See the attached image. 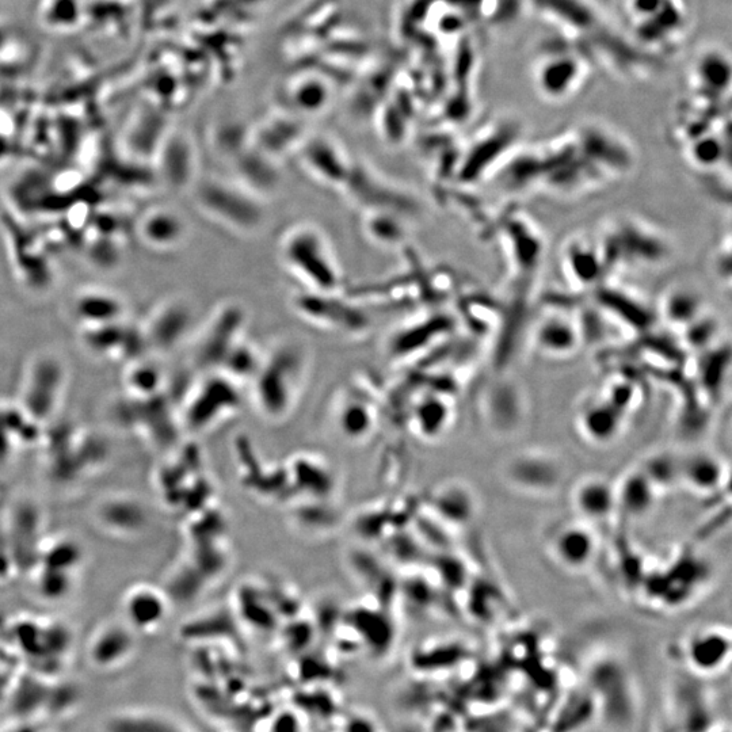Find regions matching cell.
<instances>
[{
  "label": "cell",
  "instance_id": "cell-25",
  "mask_svg": "<svg viewBox=\"0 0 732 732\" xmlns=\"http://www.w3.org/2000/svg\"><path fill=\"white\" fill-rule=\"evenodd\" d=\"M700 297L693 295L686 289H678L667 293L665 304H663V314L667 316L671 324H681L692 322L697 314L701 312Z\"/></svg>",
  "mask_w": 732,
  "mask_h": 732
},
{
  "label": "cell",
  "instance_id": "cell-21",
  "mask_svg": "<svg viewBox=\"0 0 732 732\" xmlns=\"http://www.w3.org/2000/svg\"><path fill=\"white\" fill-rule=\"evenodd\" d=\"M407 217L388 212H366L364 227L373 242L384 247L400 246L409 235Z\"/></svg>",
  "mask_w": 732,
  "mask_h": 732
},
{
  "label": "cell",
  "instance_id": "cell-1",
  "mask_svg": "<svg viewBox=\"0 0 732 732\" xmlns=\"http://www.w3.org/2000/svg\"><path fill=\"white\" fill-rule=\"evenodd\" d=\"M192 190L194 202L204 215L238 234H254L265 224V200L239 182L198 177Z\"/></svg>",
  "mask_w": 732,
  "mask_h": 732
},
{
  "label": "cell",
  "instance_id": "cell-11",
  "mask_svg": "<svg viewBox=\"0 0 732 732\" xmlns=\"http://www.w3.org/2000/svg\"><path fill=\"white\" fill-rule=\"evenodd\" d=\"M137 235L152 250L178 249L188 238V224L174 209L158 207L148 209L137 221Z\"/></svg>",
  "mask_w": 732,
  "mask_h": 732
},
{
  "label": "cell",
  "instance_id": "cell-7",
  "mask_svg": "<svg viewBox=\"0 0 732 732\" xmlns=\"http://www.w3.org/2000/svg\"><path fill=\"white\" fill-rule=\"evenodd\" d=\"M246 320L243 305L226 303L217 308L197 343L198 364L220 369L231 350L242 341Z\"/></svg>",
  "mask_w": 732,
  "mask_h": 732
},
{
  "label": "cell",
  "instance_id": "cell-8",
  "mask_svg": "<svg viewBox=\"0 0 732 732\" xmlns=\"http://www.w3.org/2000/svg\"><path fill=\"white\" fill-rule=\"evenodd\" d=\"M193 322V310L186 301L170 299L156 305L140 327L146 349L156 353L173 352L189 337Z\"/></svg>",
  "mask_w": 732,
  "mask_h": 732
},
{
  "label": "cell",
  "instance_id": "cell-6",
  "mask_svg": "<svg viewBox=\"0 0 732 732\" xmlns=\"http://www.w3.org/2000/svg\"><path fill=\"white\" fill-rule=\"evenodd\" d=\"M342 190L365 212L395 213L407 219L418 213V202L409 192L357 163H353Z\"/></svg>",
  "mask_w": 732,
  "mask_h": 732
},
{
  "label": "cell",
  "instance_id": "cell-3",
  "mask_svg": "<svg viewBox=\"0 0 732 732\" xmlns=\"http://www.w3.org/2000/svg\"><path fill=\"white\" fill-rule=\"evenodd\" d=\"M308 353L300 343L287 341L263 358L254 377L255 392L265 414L282 415L295 403L307 375Z\"/></svg>",
  "mask_w": 732,
  "mask_h": 732
},
{
  "label": "cell",
  "instance_id": "cell-4",
  "mask_svg": "<svg viewBox=\"0 0 732 732\" xmlns=\"http://www.w3.org/2000/svg\"><path fill=\"white\" fill-rule=\"evenodd\" d=\"M625 9L639 43L657 52L680 43L688 28L685 0H627Z\"/></svg>",
  "mask_w": 732,
  "mask_h": 732
},
{
  "label": "cell",
  "instance_id": "cell-22",
  "mask_svg": "<svg viewBox=\"0 0 732 732\" xmlns=\"http://www.w3.org/2000/svg\"><path fill=\"white\" fill-rule=\"evenodd\" d=\"M620 410L610 402L594 404L582 417L583 430L594 441L606 442L619 433Z\"/></svg>",
  "mask_w": 732,
  "mask_h": 732
},
{
  "label": "cell",
  "instance_id": "cell-26",
  "mask_svg": "<svg viewBox=\"0 0 732 732\" xmlns=\"http://www.w3.org/2000/svg\"><path fill=\"white\" fill-rule=\"evenodd\" d=\"M43 18L55 29H72L82 18V2L80 0H45Z\"/></svg>",
  "mask_w": 732,
  "mask_h": 732
},
{
  "label": "cell",
  "instance_id": "cell-13",
  "mask_svg": "<svg viewBox=\"0 0 732 732\" xmlns=\"http://www.w3.org/2000/svg\"><path fill=\"white\" fill-rule=\"evenodd\" d=\"M303 166L322 185L342 189L348 181L353 163L333 144L316 140L304 148Z\"/></svg>",
  "mask_w": 732,
  "mask_h": 732
},
{
  "label": "cell",
  "instance_id": "cell-27",
  "mask_svg": "<svg viewBox=\"0 0 732 732\" xmlns=\"http://www.w3.org/2000/svg\"><path fill=\"white\" fill-rule=\"evenodd\" d=\"M270 732H303L301 731V726L299 719H297L296 715L289 714V712H285V714L278 715L276 720H274V723L272 724V730Z\"/></svg>",
  "mask_w": 732,
  "mask_h": 732
},
{
  "label": "cell",
  "instance_id": "cell-16",
  "mask_svg": "<svg viewBox=\"0 0 732 732\" xmlns=\"http://www.w3.org/2000/svg\"><path fill=\"white\" fill-rule=\"evenodd\" d=\"M238 404V383L220 373L200 385L197 394L194 395L192 406L189 407V414L192 413L197 419L215 418L217 415L235 410Z\"/></svg>",
  "mask_w": 732,
  "mask_h": 732
},
{
  "label": "cell",
  "instance_id": "cell-24",
  "mask_svg": "<svg viewBox=\"0 0 732 732\" xmlns=\"http://www.w3.org/2000/svg\"><path fill=\"white\" fill-rule=\"evenodd\" d=\"M680 474L690 486L712 490L720 478V467L708 455H697L681 464Z\"/></svg>",
  "mask_w": 732,
  "mask_h": 732
},
{
  "label": "cell",
  "instance_id": "cell-20",
  "mask_svg": "<svg viewBox=\"0 0 732 732\" xmlns=\"http://www.w3.org/2000/svg\"><path fill=\"white\" fill-rule=\"evenodd\" d=\"M657 488L644 472H636L625 478L623 486L616 490L617 506L631 516H642L654 503Z\"/></svg>",
  "mask_w": 732,
  "mask_h": 732
},
{
  "label": "cell",
  "instance_id": "cell-23",
  "mask_svg": "<svg viewBox=\"0 0 732 732\" xmlns=\"http://www.w3.org/2000/svg\"><path fill=\"white\" fill-rule=\"evenodd\" d=\"M262 356L250 342L240 341L221 364V373L238 383L242 379H254L261 368Z\"/></svg>",
  "mask_w": 732,
  "mask_h": 732
},
{
  "label": "cell",
  "instance_id": "cell-15",
  "mask_svg": "<svg viewBox=\"0 0 732 732\" xmlns=\"http://www.w3.org/2000/svg\"><path fill=\"white\" fill-rule=\"evenodd\" d=\"M551 551L556 562L563 567L581 570L592 562L596 552V537L585 525H564L552 537Z\"/></svg>",
  "mask_w": 732,
  "mask_h": 732
},
{
  "label": "cell",
  "instance_id": "cell-2",
  "mask_svg": "<svg viewBox=\"0 0 732 732\" xmlns=\"http://www.w3.org/2000/svg\"><path fill=\"white\" fill-rule=\"evenodd\" d=\"M285 265L314 292H339L342 273L329 240L311 224L287 232L281 243Z\"/></svg>",
  "mask_w": 732,
  "mask_h": 732
},
{
  "label": "cell",
  "instance_id": "cell-19",
  "mask_svg": "<svg viewBox=\"0 0 732 732\" xmlns=\"http://www.w3.org/2000/svg\"><path fill=\"white\" fill-rule=\"evenodd\" d=\"M730 651L728 635L720 628H708L690 640V662L700 670H712L722 665Z\"/></svg>",
  "mask_w": 732,
  "mask_h": 732
},
{
  "label": "cell",
  "instance_id": "cell-9",
  "mask_svg": "<svg viewBox=\"0 0 732 732\" xmlns=\"http://www.w3.org/2000/svg\"><path fill=\"white\" fill-rule=\"evenodd\" d=\"M583 61L577 52L556 48L545 51L536 64L535 82L537 89L547 99L562 101L577 93L582 86Z\"/></svg>",
  "mask_w": 732,
  "mask_h": 732
},
{
  "label": "cell",
  "instance_id": "cell-14",
  "mask_svg": "<svg viewBox=\"0 0 732 732\" xmlns=\"http://www.w3.org/2000/svg\"><path fill=\"white\" fill-rule=\"evenodd\" d=\"M236 182L265 200L276 193L281 185L277 163L262 151H244L235 159Z\"/></svg>",
  "mask_w": 732,
  "mask_h": 732
},
{
  "label": "cell",
  "instance_id": "cell-18",
  "mask_svg": "<svg viewBox=\"0 0 732 732\" xmlns=\"http://www.w3.org/2000/svg\"><path fill=\"white\" fill-rule=\"evenodd\" d=\"M574 505L583 517L600 521L617 507L616 488L602 478H589L574 491Z\"/></svg>",
  "mask_w": 732,
  "mask_h": 732
},
{
  "label": "cell",
  "instance_id": "cell-10",
  "mask_svg": "<svg viewBox=\"0 0 732 732\" xmlns=\"http://www.w3.org/2000/svg\"><path fill=\"white\" fill-rule=\"evenodd\" d=\"M155 162L156 175L175 192L192 189L198 179L196 154L183 137H171L160 143Z\"/></svg>",
  "mask_w": 732,
  "mask_h": 732
},
{
  "label": "cell",
  "instance_id": "cell-12",
  "mask_svg": "<svg viewBox=\"0 0 732 732\" xmlns=\"http://www.w3.org/2000/svg\"><path fill=\"white\" fill-rule=\"evenodd\" d=\"M72 315L83 329L108 326L124 319L125 304L114 292L102 288H86L76 293Z\"/></svg>",
  "mask_w": 732,
  "mask_h": 732
},
{
  "label": "cell",
  "instance_id": "cell-5",
  "mask_svg": "<svg viewBox=\"0 0 732 732\" xmlns=\"http://www.w3.org/2000/svg\"><path fill=\"white\" fill-rule=\"evenodd\" d=\"M297 314L320 327L343 335H362L371 329V318L339 292L307 291L293 297Z\"/></svg>",
  "mask_w": 732,
  "mask_h": 732
},
{
  "label": "cell",
  "instance_id": "cell-17",
  "mask_svg": "<svg viewBox=\"0 0 732 732\" xmlns=\"http://www.w3.org/2000/svg\"><path fill=\"white\" fill-rule=\"evenodd\" d=\"M536 346L549 356H568L578 349L581 331L563 314H547L536 327Z\"/></svg>",
  "mask_w": 732,
  "mask_h": 732
}]
</instances>
